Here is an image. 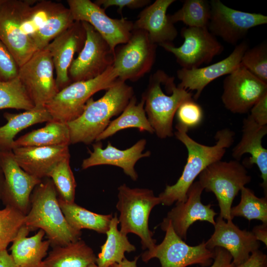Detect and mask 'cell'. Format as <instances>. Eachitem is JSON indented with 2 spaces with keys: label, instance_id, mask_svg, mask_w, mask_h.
<instances>
[{
  "label": "cell",
  "instance_id": "obj_1",
  "mask_svg": "<svg viewBox=\"0 0 267 267\" xmlns=\"http://www.w3.org/2000/svg\"><path fill=\"white\" fill-rule=\"evenodd\" d=\"M176 129L174 134L186 148L188 155L182 174L176 183L167 185L158 196L161 204L167 206L186 200L188 190L195 178L209 165L222 160L226 149L232 144L235 135L229 129L220 130L215 136L216 144L208 146L191 138L185 128L177 124Z\"/></svg>",
  "mask_w": 267,
  "mask_h": 267
},
{
  "label": "cell",
  "instance_id": "obj_2",
  "mask_svg": "<svg viewBox=\"0 0 267 267\" xmlns=\"http://www.w3.org/2000/svg\"><path fill=\"white\" fill-rule=\"evenodd\" d=\"M134 95L133 88L118 79L101 98L97 100L90 98L81 115L67 123L71 144L88 145L95 141L110 119L120 115Z\"/></svg>",
  "mask_w": 267,
  "mask_h": 267
},
{
  "label": "cell",
  "instance_id": "obj_3",
  "mask_svg": "<svg viewBox=\"0 0 267 267\" xmlns=\"http://www.w3.org/2000/svg\"><path fill=\"white\" fill-rule=\"evenodd\" d=\"M25 225L30 230L44 231L53 247L81 239L82 232L72 227L60 207L57 193L49 178L37 185L30 197V208L25 215Z\"/></svg>",
  "mask_w": 267,
  "mask_h": 267
},
{
  "label": "cell",
  "instance_id": "obj_4",
  "mask_svg": "<svg viewBox=\"0 0 267 267\" xmlns=\"http://www.w3.org/2000/svg\"><path fill=\"white\" fill-rule=\"evenodd\" d=\"M166 74L159 70L152 74L142 97L148 120L154 133L161 139L173 135V119L178 108L184 101L192 98V94L177 86L175 81L165 93L163 87Z\"/></svg>",
  "mask_w": 267,
  "mask_h": 267
},
{
  "label": "cell",
  "instance_id": "obj_5",
  "mask_svg": "<svg viewBox=\"0 0 267 267\" xmlns=\"http://www.w3.org/2000/svg\"><path fill=\"white\" fill-rule=\"evenodd\" d=\"M116 208L120 212V231L127 235L132 233L140 239L143 249L150 250L156 244L153 233L149 229L150 212L161 204L160 199L148 188H131L122 184L118 188Z\"/></svg>",
  "mask_w": 267,
  "mask_h": 267
},
{
  "label": "cell",
  "instance_id": "obj_6",
  "mask_svg": "<svg viewBox=\"0 0 267 267\" xmlns=\"http://www.w3.org/2000/svg\"><path fill=\"white\" fill-rule=\"evenodd\" d=\"M118 79V74L112 66L94 79L72 83L59 91L44 107L53 120L67 123L81 115L93 94L106 90Z\"/></svg>",
  "mask_w": 267,
  "mask_h": 267
},
{
  "label": "cell",
  "instance_id": "obj_7",
  "mask_svg": "<svg viewBox=\"0 0 267 267\" xmlns=\"http://www.w3.org/2000/svg\"><path fill=\"white\" fill-rule=\"evenodd\" d=\"M198 181L207 192L215 195L220 209V216L232 220L230 212L232 202L241 189L251 180L239 161L220 160L207 167L199 175Z\"/></svg>",
  "mask_w": 267,
  "mask_h": 267
},
{
  "label": "cell",
  "instance_id": "obj_8",
  "mask_svg": "<svg viewBox=\"0 0 267 267\" xmlns=\"http://www.w3.org/2000/svg\"><path fill=\"white\" fill-rule=\"evenodd\" d=\"M160 227L166 232L164 238L160 244L142 254L144 262L156 258L159 259L161 267H186L196 264L206 267L212 265L215 258L214 250L207 248L205 241L190 246L176 234L170 222L161 223Z\"/></svg>",
  "mask_w": 267,
  "mask_h": 267
},
{
  "label": "cell",
  "instance_id": "obj_9",
  "mask_svg": "<svg viewBox=\"0 0 267 267\" xmlns=\"http://www.w3.org/2000/svg\"><path fill=\"white\" fill-rule=\"evenodd\" d=\"M35 0H0V40L20 67L38 51L22 25Z\"/></svg>",
  "mask_w": 267,
  "mask_h": 267
},
{
  "label": "cell",
  "instance_id": "obj_10",
  "mask_svg": "<svg viewBox=\"0 0 267 267\" xmlns=\"http://www.w3.org/2000/svg\"><path fill=\"white\" fill-rule=\"evenodd\" d=\"M157 45L145 31L134 29L129 41L115 50L112 66L118 79L134 82L149 72L155 62Z\"/></svg>",
  "mask_w": 267,
  "mask_h": 267
},
{
  "label": "cell",
  "instance_id": "obj_11",
  "mask_svg": "<svg viewBox=\"0 0 267 267\" xmlns=\"http://www.w3.org/2000/svg\"><path fill=\"white\" fill-rule=\"evenodd\" d=\"M86 39L78 56L73 59L68 71L71 83L94 79L113 64L115 51L89 24L81 22Z\"/></svg>",
  "mask_w": 267,
  "mask_h": 267
},
{
  "label": "cell",
  "instance_id": "obj_12",
  "mask_svg": "<svg viewBox=\"0 0 267 267\" xmlns=\"http://www.w3.org/2000/svg\"><path fill=\"white\" fill-rule=\"evenodd\" d=\"M75 21L89 24L107 42L112 49L126 43L134 30V22L126 18H112L105 10L90 0H68Z\"/></svg>",
  "mask_w": 267,
  "mask_h": 267
},
{
  "label": "cell",
  "instance_id": "obj_13",
  "mask_svg": "<svg viewBox=\"0 0 267 267\" xmlns=\"http://www.w3.org/2000/svg\"><path fill=\"white\" fill-rule=\"evenodd\" d=\"M210 5L208 30L232 45L236 46L251 29L267 23L265 15L234 9L220 0H212Z\"/></svg>",
  "mask_w": 267,
  "mask_h": 267
},
{
  "label": "cell",
  "instance_id": "obj_14",
  "mask_svg": "<svg viewBox=\"0 0 267 267\" xmlns=\"http://www.w3.org/2000/svg\"><path fill=\"white\" fill-rule=\"evenodd\" d=\"M183 43L176 47L173 44L160 45L176 57L182 68L191 69L210 63L221 54L223 47L207 27H184L181 30Z\"/></svg>",
  "mask_w": 267,
  "mask_h": 267
},
{
  "label": "cell",
  "instance_id": "obj_15",
  "mask_svg": "<svg viewBox=\"0 0 267 267\" xmlns=\"http://www.w3.org/2000/svg\"><path fill=\"white\" fill-rule=\"evenodd\" d=\"M54 70L45 48L37 51L19 67L18 77L35 106H44L58 93Z\"/></svg>",
  "mask_w": 267,
  "mask_h": 267
},
{
  "label": "cell",
  "instance_id": "obj_16",
  "mask_svg": "<svg viewBox=\"0 0 267 267\" xmlns=\"http://www.w3.org/2000/svg\"><path fill=\"white\" fill-rule=\"evenodd\" d=\"M222 100L224 107L234 114L248 113L267 94L266 83L240 65L224 79Z\"/></svg>",
  "mask_w": 267,
  "mask_h": 267
},
{
  "label": "cell",
  "instance_id": "obj_17",
  "mask_svg": "<svg viewBox=\"0 0 267 267\" xmlns=\"http://www.w3.org/2000/svg\"><path fill=\"white\" fill-rule=\"evenodd\" d=\"M0 168L3 175L1 196L6 205L26 215L30 208V197L42 179L25 172L17 163L12 150L0 151Z\"/></svg>",
  "mask_w": 267,
  "mask_h": 267
},
{
  "label": "cell",
  "instance_id": "obj_18",
  "mask_svg": "<svg viewBox=\"0 0 267 267\" xmlns=\"http://www.w3.org/2000/svg\"><path fill=\"white\" fill-rule=\"evenodd\" d=\"M215 222L214 231L205 242L206 247L212 250L217 247L225 249L232 256L235 267L246 261L252 253L259 250L260 241L251 231L242 230L232 220L225 221L220 216Z\"/></svg>",
  "mask_w": 267,
  "mask_h": 267
},
{
  "label": "cell",
  "instance_id": "obj_19",
  "mask_svg": "<svg viewBox=\"0 0 267 267\" xmlns=\"http://www.w3.org/2000/svg\"><path fill=\"white\" fill-rule=\"evenodd\" d=\"M86 39V31L82 23L75 21L44 48L52 58L58 91L72 83L68 75L69 69L75 53L81 50Z\"/></svg>",
  "mask_w": 267,
  "mask_h": 267
},
{
  "label": "cell",
  "instance_id": "obj_20",
  "mask_svg": "<svg viewBox=\"0 0 267 267\" xmlns=\"http://www.w3.org/2000/svg\"><path fill=\"white\" fill-rule=\"evenodd\" d=\"M203 190L199 182L194 181L188 190L186 200L176 203L161 223L170 222L175 232L182 239H186L189 227L197 221L208 222L214 225L217 213L211 208V204L202 203Z\"/></svg>",
  "mask_w": 267,
  "mask_h": 267
},
{
  "label": "cell",
  "instance_id": "obj_21",
  "mask_svg": "<svg viewBox=\"0 0 267 267\" xmlns=\"http://www.w3.org/2000/svg\"><path fill=\"white\" fill-rule=\"evenodd\" d=\"M248 48V43L243 41L235 46L227 57L220 61L203 67L178 70L177 77L180 82L178 86L187 90H195L194 98L198 99L209 83L229 74L241 65L242 57Z\"/></svg>",
  "mask_w": 267,
  "mask_h": 267
},
{
  "label": "cell",
  "instance_id": "obj_22",
  "mask_svg": "<svg viewBox=\"0 0 267 267\" xmlns=\"http://www.w3.org/2000/svg\"><path fill=\"white\" fill-rule=\"evenodd\" d=\"M146 140L140 139L131 147L121 150L108 142L103 148L100 141L93 144V151H89V156L83 160L81 167L83 170L99 165H112L121 168L124 173L132 180L136 181L138 177L135 170L136 163L141 158L150 156L151 152H143Z\"/></svg>",
  "mask_w": 267,
  "mask_h": 267
},
{
  "label": "cell",
  "instance_id": "obj_23",
  "mask_svg": "<svg viewBox=\"0 0 267 267\" xmlns=\"http://www.w3.org/2000/svg\"><path fill=\"white\" fill-rule=\"evenodd\" d=\"M175 1V0H156L146 6L134 22V29L145 31L150 40L156 45L173 44L178 32L167 11Z\"/></svg>",
  "mask_w": 267,
  "mask_h": 267
},
{
  "label": "cell",
  "instance_id": "obj_24",
  "mask_svg": "<svg viewBox=\"0 0 267 267\" xmlns=\"http://www.w3.org/2000/svg\"><path fill=\"white\" fill-rule=\"evenodd\" d=\"M12 152L19 166L29 175L43 179L62 160L70 156L69 146H25Z\"/></svg>",
  "mask_w": 267,
  "mask_h": 267
},
{
  "label": "cell",
  "instance_id": "obj_25",
  "mask_svg": "<svg viewBox=\"0 0 267 267\" xmlns=\"http://www.w3.org/2000/svg\"><path fill=\"white\" fill-rule=\"evenodd\" d=\"M242 136L232 151V156L239 161L246 153L250 155L248 164H256L261 174L263 180L261 186L267 197V149L262 145V139L267 134V126L257 124L248 115L243 121Z\"/></svg>",
  "mask_w": 267,
  "mask_h": 267
},
{
  "label": "cell",
  "instance_id": "obj_26",
  "mask_svg": "<svg viewBox=\"0 0 267 267\" xmlns=\"http://www.w3.org/2000/svg\"><path fill=\"white\" fill-rule=\"evenodd\" d=\"M30 229L23 225L19 230L10 247L11 255L19 267H41L50 243L43 241L45 234L40 229L34 236L28 237Z\"/></svg>",
  "mask_w": 267,
  "mask_h": 267
},
{
  "label": "cell",
  "instance_id": "obj_27",
  "mask_svg": "<svg viewBox=\"0 0 267 267\" xmlns=\"http://www.w3.org/2000/svg\"><path fill=\"white\" fill-rule=\"evenodd\" d=\"M3 117L7 123L0 127V151L12 150L14 138L21 131L35 124L52 120L44 106H35L19 114L6 112Z\"/></svg>",
  "mask_w": 267,
  "mask_h": 267
},
{
  "label": "cell",
  "instance_id": "obj_28",
  "mask_svg": "<svg viewBox=\"0 0 267 267\" xmlns=\"http://www.w3.org/2000/svg\"><path fill=\"white\" fill-rule=\"evenodd\" d=\"M96 257L85 241L80 239L64 246L53 247L41 267H87Z\"/></svg>",
  "mask_w": 267,
  "mask_h": 267
},
{
  "label": "cell",
  "instance_id": "obj_29",
  "mask_svg": "<svg viewBox=\"0 0 267 267\" xmlns=\"http://www.w3.org/2000/svg\"><path fill=\"white\" fill-rule=\"evenodd\" d=\"M74 22L68 7L61 3L49 0L48 16L45 23L30 37L37 50L44 49Z\"/></svg>",
  "mask_w": 267,
  "mask_h": 267
},
{
  "label": "cell",
  "instance_id": "obj_30",
  "mask_svg": "<svg viewBox=\"0 0 267 267\" xmlns=\"http://www.w3.org/2000/svg\"><path fill=\"white\" fill-rule=\"evenodd\" d=\"M70 144L67 123L52 120L47 122L44 127L32 131L15 140L12 149L18 147L69 146Z\"/></svg>",
  "mask_w": 267,
  "mask_h": 267
},
{
  "label": "cell",
  "instance_id": "obj_31",
  "mask_svg": "<svg viewBox=\"0 0 267 267\" xmlns=\"http://www.w3.org/2000/svg\"><path fill=\"white\" fill-rule=\"evenodd\" d=\"M130 128H137L140 132L154 133L144 110V99L142 98L137 103L135 95L131 98L120 115L110 122L104 131L96 138L95 142L101 141L120 131Z\"/></svg>",
  "mask_w": 267,
  "mask_h": 267
},
{
  "label": "cell",
  "instance_id": "obj_32",
  "mask_svg": "<svg viewBox=\"0 0 267 267\" xmlns=\"http://www.w3.org/2000/svg\"><path fill=\"white\" fill-rule=\"evenodd\" d=\"M119 224L117 215L113 216L106 232L107 239L101 246V251L96 258L99 267H109L121 263L125 258V253L135 251L136 248L128 240L127 236L118 229Z\"/></svg>",
  "mask_w": 267,
  "mask_h": 267
},
{
  "label": "cell",
  "instance_id": "obj_33",
  "mask_svg": "<svg viewBox=\"0 0 267 267\" xmlns=\"http://www.w3.org/2000/svg\"><path fill=\"white\" fill-rule=\"evenodd\" d=\"M60 207L69 225L81 230L88 229L106 234L109 229L112 214L101 215L92 212L76 204L68 203L58 198Z\"/></svg>",
  "mask_w": 267,
  "mask_h": 267
},
{
  "label": "cell",
  "instance_id": "obj_34",
  "mask_svg": "<svg viewBox=\"0 0 267 267\" xmlns=\"http://www.w3.org/2000/svg\"><path fill=\"white\" fill-rule=\"evenodd\" d=\"M240 191V202L230 209L231 219L243 217L249 221L256 219L267 223V197H258L252 190L245 186Z\"/></svg>",
  "mask_w": 267,
  "mask_h": 267
},
{
  "label": "cell",
  "instance_id": "obj_35",
  "mask_svg": "<svg viewBox=\"0 0 267 267\" xmlns=\"http://www.w3.org/2000/svg\"><path fill=\"white\" fill-rule=\"evenodd\" d=\"M210 16V2L205 0H186L181 8L169 15L174 24L182 22L188 27H207Z\"/></svg>",
  "mask_w": 267,
  "mask_h": 267
},
{
  "label": "cell",
  "instance_id": "obj_36",
  "mask_svg": "<svg viewBox=\"0 0 267 267\" xmlns=\"http://www.w3.org/2000/svg\"><path fill=\"white\" fill-rule=\"evenodd\" d=\"M34 107L18 77L9 81H0V110L10 108L26 111Z\"/></svg>",
  "mask_w": 267,
  "mask_h": 267
},
{
  "label": "cell",
  "instance_id": "obj_37",
  "mask_svg": "<svg viewBox=\"0 0 267 267\" xmlns=\"http://www.w3.org/2000/svg\"><path fill=\"white\" fill-rule=\"evenodd\" d=\"M70 158L69 156L60 161L47 178L52 181L59 199L66 202L73 203L76 182L70 167Z\"/></svg>",
  "mask_w": 267,
  "mask_h": 267
},
{
  "label": "cell",
  "instance_id": "obj_38",
  "mask_svg": "<svg viewBox=\"0 0 267 267\" xmlns=\"http://www.w3.org/2000/svg\"><path fill=\"white\" fill-rule=\"evenodd\" d=\"M25 215L15 208L6 205L0 210V251L6 249L25 225Z\"/></svg>",
  "mask_w": 267,
  "mask_h": 267
},
{
  "label": "cell",
  "instance_id": "obj_39",
  "mask_svg": "<svg viewBox=\"0 0 267 267\" xmlns=\"http://www.w3.org/2000/svg\"><path fill=\"white\" fill-rule=\"evenodd\" d=\"M241 65L263 82L267 83V44L264 42L244 52Z\"/></svg>",
  "mask_w": 267,
  "mask_h": 267
},
{
  "label": "cell",
  "instance_id": "obj_40",
  "mask_svg": "<svg viewBox=\"0 0 267 267\" xmlns=\"http://www.w3.org/2000/svg\"><path fill=\"white\" fill-rule=\"evenodd\" d=\"M178 125L188 130L198 126L203 118L202 108L192 98L182 103L176 112Z\"/></svg>",
  "mask_w": 267,
  "mask_h": 267
},
{
  "label": "cell",
  "instance_id": "obj_41",
  "mask_svg": "<svg viewBox=\"0 0 267 267\" xmlns=\"http://www.w3.org/2000/svg\"><path fill=\"white\" fill-rule=\"evenodd\" d=\"M19 68L13 55L0 40V81L7 82L17 78Z\"/></svg>",
  "mask_w": 267,
  "mask_h": 267
},
{
  "label": "cell",
  "instance_id": "obj_42",
  "mask_svg": "<svg viewBox=\"0 0 267 267\" xmlns=\"http://www.w3.org/2000/svg\"><path fill=\"white\" fill-rule=\"evenodd\" d=\"M97 5L105 10L110 6L118 7V12L122 13L124 7L136 9L146 6L151 1L149 0H96L94 1Z\"/></svg>",
  "mask_w": 267,
  "mask_h": 267
},
{
  "label": "cell",
  "instance_id": "obj_43",
  "mask_svg": "<svg viewBox=\"0 0 267 267\" xmlns=\"http://www.w3.org/2000/svg\"><path fill=\"white\" fill-rule=\"evenodd\" d=\"M250 111L249 115L257 124L267 126V94L260 99Z\"/></svg>",
  "mask_w": 267,
  "mask_h": 267
},
{
  "label": "cell",
  "instance_id": "obj_44",
  "mask_svg": "<svg viewBox=\"0 0 267 267\" xmlns=\"http://www.w3.org/2000/svg\"><path fill=\"white\" fill-rule=\"evenodd\" d=\"M214 252V262L210 267H235L232 262V256L225 249L217 247Z\"/></svg>",
  "mask_w": 267,
  "mask_h": 267
},
{
  "label": "cell",
  "instance_id": "obj_45",
  "mask_svg": "<svg viewBox=\"0 0 267 267\" xmlns=\"http://www.w3.org/2000/svg\"><path fill=\"white\" fill-rule=\"evenodd\" d=\"M235 267H267V256L258 250L252 253L246 261Z\"/></svg>",
  "mask_w": 267,
  "mask_h": 267
},
{
  "label": "cell",
  "instance_id": "obj_46",
  "mask_svg": "<svg viewBox=\"0 0 267 267\" xmlns=\"http://www.w3.org/2000/svg\"><path fill=\"white\" fill-rule=\"evenodd\" d=\"M251 232L258 241L267 246V223H262L254 226Z\"/></svg>",
  "mask_w": 267,
  "mask_h": 267
},
{
  "label": "cell",
  "instance_id": "obj_47",
  "mask_svg": "<svg viewBox=\"0 0 267 267\" xmlns=\"http://www.w3.org/2000/svg\"><path fill=\"white\" fill-rule=\"evenodd\" d=\"M0 267H19L6 249L0 251Z\"/></svg>",
  "mask_w": 267,
  "mask_h": 267
},
{
  "label": "cell",
  "instance_id": "obj_48",
  "mask_svg": "<svg viewBox=\"0 0 267 267\" xmlns=\"http://www.w3.org/2000/svg\"><path fill=\"white\" fill-rule=\"evenodd\" d=\"M139 257H135L134 260L129 261L126 258L120 263H115L109 267H137V261Z\"/></svg>",
  "mask_w": 267,
  "mask_h": 267
},
{
  "label": "cell",
  "instance_id": "obj_49",
  "mask_svg": "<svg viewBox=\"0 0 267 267\" xmlns=\"http://www.w3.org/2000/svg\"><path fill=\"white\" fill-rule=\"evenodd\" d=\"M3 182V175L2 171L1 170V168H0V198L1 196V193Z\"/></svg>",
  "mask_w": 267,
  "mask_h": 267
},
{
  "label": "cell",
  "instance_id": "obj_50",
  "mask_svg": "<svg viewBox=\"0 0 267 267\" xmlns=\"http://www.w3.org/2000/svg\"><path fill=\"white\" fill-rule=\"evenodd\" d=\"M87 267H99L95 264V263L91 264L88 266Z\"/></svg>",
  "mask_w": 267,
  "mask_h": 267
}]
</instances>
